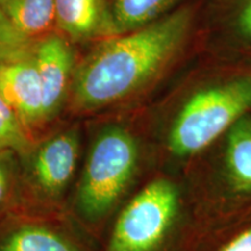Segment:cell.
Instances as JSON below:
<instances>
[{"mask_svg": "<svg viewBox=\"0 0 251 251\" xmlns=\"http://www.w3.org/2000/svg\"><path fill=\"white\" fill-rule=\"evenodd\" d=\"M34 144L15 113L0 96V149L13 150L20 156Z\"/></svg>", "mask_w": 251, "mask_h": 251, "instance_id": "14", "label": "cell"}, {"mask_svg": "<svg viewBox=\"0 0 251 251\" xmlns=\"http://www.w3.org/2000/svg\"><path fill=\"white\" fill-rule=\"evenodd\" d=\"M238 23L243 33L251 37V0H248L247 4L244 5L238 18Z\"/></svg>", "mask_w": 251, "mask_h": 251, "instance_id": "17", "label": "cell"}, {"mask_svg": "<svg viewBox=\"0 0 251 251\" xmlns=\"http://www.w3.org/2000/svg\"><path fill=\"white\" fill-rule=\"evenodd\" d=\"M55 29L71 43L117 35L111 0H55Z\"/></svg>", "mask_w": 251, "mask_h": 251, "instance_id": "9", "label": "cell"}, {"mask_svg": "<svg viewBox=\"0 0 251 251\" xmlns=\"http://www.w3.org/2000/svg\"><path fill=\"white\" fill-rule=\"evenodd\" d=\"M178 208L179 194L175 185L164 178L151 180L122 208L106 251H157Z\"/></svg>", "mask_w": 251, "mask_h": 251, "instance_id": "5", "label": "cell"}, {"mask_svg": "<svg viewBox=\"0 0 251 251\" xmlns=\"http://www.w3.org/2000/svg\"><path fill=\"white\" fill-rule=\"evenodd\" d=\"M220 251H251V228L235 236Z\"/></svg>", "mask_w": 251, "mask_h": 251, "instance_id": "16", "label": "cell"}, {"mask_svg": "<svg viewBox=\"0 0 251 251\" xmlns=\"http://www.w3.org/2000/svg\"><path fill=\"white\" fill-rule=\"evenodd\" d=\"M176 0H111L115 34L127 33L156 21Z\"/></svg>", "mask_w": 251, "mask_h": 251, "instance_id": "12", "label": "cell"}, {"mask_svg": "<svg viewBox=\"0 0 251 251\" xmlns=\"http://www.w3.org/2000/svg\"><path fill=\"white\" fill-rule=\"evenodd\" d=\"M225 162L234 190L251 193V115H243L229 128Z\"/></svg>", "mask_w": 251, "mask_h": 251, "instance_id": "11", "label": "cell"}, {"mask_svg": "<svg viewBox=\"0 0 251 251\" xmlns=\"http://www.w3.org/2000/svg\"><path fill=\"white\" fill-rule=\"evenodd\" d=\"M18 186L19 153L0 149V222L17 211Z\"/></svg>", "mask_w": 251, "mask_h": 251, "instance_id": "13", "label": "cell"}, {"mask_svg": "<svg viewBox=\"0 0 251 251\" xmlns=\"http://www.w3.org/2000/svg\"><path fill=\"white\" fill-rule=\"evenodd\" d=\"M33 56L42 84L45 113L48 126L59 117L69 97L75 72V55L71 42L59 33L35 41Z\"/></svg>", "mask_w": 251, "mask_h": 251, "instance_id": "8", "label": "cell"}, {"mask_svg": "<svg viewBox=\"0 0 251 251\" xmlns=\"http://www.w3.org/2000/svg\"><path fill=\"white\" fill-rule=\"evenodd\" d=\"M34 43L14 29L0 8V62L28 54L33 49Z\"/></svg>", "mask_w": 251, "mask_h": 251, "instance_id": "15", "label": "cell"}, {"mask_svg": "<svg viewBox=\"0 0 251 251\" xmlns=\"http://www.w3.org/2000/svg\"><path fill=\"white\" fill-rule=\"evenodd\" d=\"M0 96L36 143L37 134L48 127V122L33 49L18 58L0 62Z\"/></svg>", "mask_w": 251, "mask_h": 251, "instance_id": "7", "label": "cell"}, {"mask_svg": "<svg viewBox=\"0 0 251 251\" xmlns=\"http://www.w3.org/2000/svg\"><path fill=\"white\" fill-rule=\"evenodd\" d=\"M0 8L14 29L35 41L55 28V0H0Z\"/></svg>", "mask_w": 251, "mask_h": 251, "instance_id": "10", "label": "cell"}, {"mask_svg": "<svg viewBox=\"0 0 251 251\" xmlns=\"http://www.w3.org/2000/svg\"><path fill=\"white\" fill-rule=\"evenodd\" d=\"M251 109V76L238 77L194 93L176 117L168 144L176 156L201 151Z\"/></svg>", "mask_w": 251, "mask_h": 251, "instance_id": "4", "label": "cell"}, {"mask_svg": "<svg viewBox=\"0 0 251 251\" xmlns=\"http://www.w3.org/2000/svg\"><path fill=\"white\" fill-rule=\"evenodd\" d=\"M67 214L13 213L0 222V251H87Z\"/></svg>", "mask_w": 251, "mask_h": 251, "instance_id": "6", "label": "cell"}, {"mask_svg": "<svg viewBox=\"0 0 251 251\" xmlns=\"http://www.w3.org/2000/svg\"><path fill=\"white\" fill-rule=\"evenodd\" d=\"M191 20L181 9L99 43L75 68L71 111L86 114L111 107L148 85L180 50Z\"/></svg>", "mask_w": 251, "mask_h": 251, "instance_id": "1", "label": "cell"}, {"mask_svg": "<svg viewBox=\"0 0 251 251\" xmlns=\"http://www.w3.org/2000/svg\"><path fill=\"white\" fill-rule=\"evenodd\" d=\"M139 164L133 133L120 125L103 127L87 149L65 214L80 227H98L129 190Z\"/></svg>", "mask_w": 251, "mask_h": 251, "instance_id": "2", "label": "cell"}, {"mask_svg": "<svg viewBox=\"0 0 251 251\" xmlns=\"http://www.w3.org/2000/svg\"><path fill=\"white\" fill-rule=\"evenodd\" d=\"M80 164V136L70 126L39 140L19 156L15 213L63 215L67 212Z\"/></svg>", "mask_w": 251, "mask_h": 251, "instance_id": "3", "label": "cell"}]
</instances>
